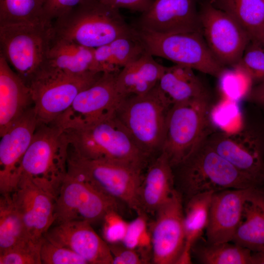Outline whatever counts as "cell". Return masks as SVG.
Segmentation results:
<instances>
[{"label": "cell", "mask_w": 264, "mask_h": 264, "mask_svg": "<svg viewBox=\"0 0 264 264\" xmlns=\"http://www.w3.org/2000/svg\"><path fill=\"white\" fill-rule=\"evenodd\" d=\"M54 36L96 48L121 37L133 34L119 9L100 0H85L55 20Z\"/></svg>", "instance_id": "6da1fadb"}, {"label": "cell", "mask_w": 264, "mask_h": 264, "mask_svg": "<svg viewBox=\"0 0 264 264\" xmlns=\"http://www.w3.org/2000/svg\"><path fill=\"white\" fill-rule=\"evenodd\" d=\"M64 131L70 150L85 158L116 162L143 170L152 160L137 146L114 112L85 128Z\"/></svg>", "instance_id": "7a4b0ae2"}, {"label": "cell", "mask_w": 264, "mask_h": 264, "mask_svg": "<svg viewBox=\"0 0 264 264\" xmlns=\"http://www.w3.org/2000/svg\"><path fill=\"white\" fill-rule=\"evenodd\" d=\"M69 141L53 123H39L22 161L19 180L29 179L57 197L67 175Z\"/></svg>", "instance_id": "3957f363"}, {"label": "cell", "mask_w": 264, "mask_h": 264, "mask_svg": "<svg viewBox=\"0 0 264 264\" xmlns=\"http://www.w3.org/2000/svg\"><path fill=\"white\" fill-rule=\"evenodd\" d=\"M175 182L186 201L206 192L261 186L222 157L206 142L176 167Z\"/></svg>", "instance_id": "277c9868"}, {"label": "cell", "mask_w": 264, "mask_h": 264, "mask_svg": "<svg viewBox=\"0 0 264 264\" xmlns=\"http://www.w3.org/2000/svg\"><path fill=\"white\" fill-rule=\"evenodd\" d=\"M210 111L209 97L177 103L170 109L161 152L173 169L188 159L213 132Z\"/></svg>", "instance_id": "5b68a950"}, {"label": "cell", "mask_w": 264, "mask_h": 264, "mask_svg": "<svg viewBox=\"0 0 264 264\" xmlns=\"http://www.w3.org/2000/svg\"><path fill=\"white\" fill-rule=\"evenodd\" d=\"M171 108L156 85L144 94L121 99L114 114L137 146L152 159L161 152Z\"/></svg>", "instance_id": "8992f818"}, {"label": "cell", "mask_w": 264, "mask_h": 264, "mask_svg": "<svg viewBox=\"0 0 264 264\" xmlns=\"http://www.w3.org/2000/svg\"><path fill=\"white\" fill-rule=\"evenodd\" d=\"M54 36L53 23L46 21L0 25V54L29 86L47 64Z\"/></svg>", "instance_id": "52a82bcc"}, {"label": "cell", "mask_w": 264, "mask_h": 264, "mask_svg": "<svg viewBox=\"0 0 264 264\" xmlns=\"http://www.w3.org/2000/svg\"><path fill=\"white\" fill-rule=\"evenodd\" d=\"M67 167L68 174L125 204L137 214L143 212L139 198L143 170L116 162L85 158L70 149Z\"/></svg>", "instance_id": "ba28073f"}, {"label": "cell", "mask_w": 264, "mask_h": 264, "mask_svg": "<svg viewBox=\"0 0 264 264\" xmlns=\"http://www.w3.org/2000/svg\"><path fill=\"white\" fill-rule=\"evenodd\" d=\"M104 72L74 74L46 65L30 82L33 108L39 123L53 122L76 96Z\"/></svg>", "instance_id": "9c48e42d"}, {"label": "cell", "mask_w": 264, "mask_h": 264, "mask_svg": "<svg viewBox=\"0 0 264 264\" xmlns=\"http://www.w3.org/2000/svg\"><path fill=\"white\" fill-rule=\"evenodd\" d=\"M135 29L146 51L153 56L216 77L226 68L214 56L201 32L159 34Z\"/></svg>", "instance_id": "30bf717a"}, {"label": "cell", "mask_w": 264, "mask_h": 264, "mask_svg": "<svg viewBox=\"0 0 264 264\" xmlns=\"http://www.w3.org/2000/svg\"><path fill=\"white\" fill-rule=\"evenodd\" d=\"M118 71L104 72L93 84L81 91L70 107L52 123L63 130H79L112 114L121 99L116 86Z\"/></svg>", "instance_id": "8fae6325"}, {"label": "cell", "mask_w": 264, "mask_h": 264, "mask_svg": "<svg viewBox=\"0 0 264 264\" xmlns=\"http://www.w3.org/2000/svg\"><path fill=\"white\" fill-rule=\"evenodd\" d=\"M119 203L67 174L55 199L53 224L71 221H85L91 224L102 220L109 212L119 211Z\"/></svg>", "instance_id": "7c38bea8"}, {"label": "cell", "mask_w": 264, "mask_h": 264, "mask_svg": "<svg viewBox=\"0 0 264 264\" xmlns=\"http://www.w3.org/2000/svg\"><path fill=\"white\" fill-rule=\"evenodd\" d=\"M242 128L213 132L206 143L236 169L264 187V132L257 128Z\"/></svg>", "instance_id": "4fadbf2b"}, {"label": "cell", "mask_w": 264, "mask_h": 264, "mask_svg": "<svg viewBox=\"0 0 264 264\" xmlns=\"http://www.w3.org/2000/svg\"><path fill=\"white\" fill-rule=\"evenodd\" d=\"M201 33L210 50L224 66H233L241 59L251 41L246 31L210 0L200 3Z\"/></svg>", "instance_id": "5bb4252c"}, {"label": "cell", "mask_w": 264, "mask_h": 264, "mask_svg": "<svg viewBox=\"0 0 264 264\" xmlns=\"http://www.w3.org/2000/svg\"><path fill=\"white\" fill-rule=\"evenodd\" d=\"M155 214L150 231L152 262L155 264H176L185 242L183 198L176 189Z\"/></svg>", "instance_id": "9a60e30c"}, {"label": "cell", "mask_w": 264, "mask_h": 264, "mask_svg": "<svg viewBox=\"0 0 264 264\" xmlns=\"http://www.w3.org/2000/svg\"><path fill=\"white\" fill-rule=\"evenodd\" d=\"M39 123L33 107L0 135V195L16 189L22 159Z\"/></svg>", "instance_id": "2e32d148"}, {"label": "cell", "mask_w": 264, "mask_h": 264, "mask_svg": "<svg viewBox=\"0 0 264 264\" xmlns=\"http://www.w3.org/2000/svg\"><path fill=\"white\" fill-rule=\"evenodd\" d=\"M198 1L153 0L141 13L135 27L159 34L201 33Z\"/></svg>", "instance_id": "e0dca14e"}, {"label": "cell", "mask_w": 264, "mask_h": 264, "mask_svg": "<svg viewBox=\"0 0 264 264\" xmlns=\"http://www.w3.org/2000/svg\"><path fill=\"white\" fill-rule=\"evenodd\" d=\"M11 195L23 221L26 239L42 242L54 223L56 198L24 177L20 178Z\"/></svg>", "instance_id": "ac0fdd59"}, {"label": "cell", "mask_w": 264, "mask_h": 264, "mask_svg": "<svg viewBox=\"0 0 264 264\" xmlns=\"http://www.w3.org/2000/svg\"><path fill=\"white\" fill-rule=\"evenodd\" d=\"M91 224L85 221L63 222L50 228L44 237L71 249L88 264H112L109 244Z\"/></svg>", "instance_id": "d6986e66"}, {"label": "cell", "mask_w": 264, "mask_h": 264, "mask_svg": "<svg viewBox=\"0 0 264 264\" xmlns=\"http://www.w3.org/2000/svg\"><path fill=\"white\" fill-rule=\"evenodd\" d=\"M229 189L214 192L205 231L210 242H232L241 222L245 203L253 189Z\"/></svg>", "instance_id": "ffe728a7"}, {"label": "cell", "mask_w": 264, "mask_h": 264, "mask_svg": "<svg viewBox=\"0 0 264 264\" xmlns=\"http://www.w3.org/2000/svg\"><path fill=\"white\" fill-rule=\"evenodd\" d=\"M33 107L30 87L0 54V135Z\"/></svg>", "instance_id": "44dd1931"}, {"label": "cell", "mask_w": 264, "mask_h": 264, "mask_svg": "<svg viewBox=\"0 0 264 264\" xmlns=\"http://www.w3.org/2000/svg\"><path fill=\"white\" fill-rule=\"evenodd\" d=\"M139 190L142 211L155 214L176 188L174 169L166 155L160 152L149 163Z\"/></svg>", "instance_id": "7402d4cb"}, {"label": "cell", "mask_w": 264, "mask_h": 264, "mask_svg": "<svg viewBox=\"0 0 264 264\" xmlns=\"http://www.w3.org/2000/svg\"><path fill=\"white\" fill-rule=\"evenodd\" d=\"M166 66L147 51L139 59L121 68L116 77V86L121 99L143 95L158 84Z\"/></svg>", "instance_id": "603a6c76"}, {"label": "cell", "mask_w": 264, "mask_h": 264, "mask_svg": "<svg viewBox=\"0 0 264 264\" xmlns=\"http://www.w3.org/2000/svg\"><path fill=\"white\" fill-rule=\"evenodd\" d=\"M157 87L171 107L194 98L209 97L207 89L194 69L180 65L166 66Z\"/></svg>", "instance_id": "cb8c5ba5"}, {"label": "cell", "mask_w": 264, "mask_h": 264, "mask_svg": "<svg viewBox=\"0 0 264 264\" xmlns=\"http://www.w3.org/2000/svg\"><path fill=\"white\" fill-rule=\"evenodd\" d=\"M94 49L54 36L46 65L74 74L104 72L96 60Z\"/></svg>", "instance_id": "d4e9b609"}, {"label": "cell", "mask_w": 264, "mask_h": 264, "mask_svg": "<svg viewBox=\"0 0 264 264\" xmlns=\"http://www.w3.org/2000/svg\"><path fill=\"white\" fill-rule=\"evenodd\" d=\"M231 242L252 252L264 248V187L254 188L247 199Z\"/></svg>", "instance_id": "484cf974"}, {"label": "cell", "mask_w": 264, "mask_h": 264, "mask_svg": "<svg viewBox=\"0 0 264 264\" xmlns=\"http://www.w3.org/2000/svg\"><path fill=\"white\" fill-rule=\"evenodd\" d=\"M206 192L195 195L186 201L184 209L185 242L176 264L192 263L191 248L202 237L208 226L213 194Z\"/></svg>", "instance_id": "4316f807"}, {"label": "cell", "mask_w": 264, "mask_h": 264, "mask_svg": "<svg viewBox=\"0 0 264 264\" xmlns=\"http://www.w3.org/2000/svg\"><path fill=\"white\" fill-rule=\"evenodd\" d=\"M146 52L136 29L133 34L119 37L94 49L96 60L104 72L118 71Z\"/></svg>", "instance_id": "83f0119b"}, {"label": "cell", "mask_w": 264, "mask_h": 264, "mask_svg": "<svg viewBox=\"0 0 264 264\" xmlns=\"http://www.w3.org/2000/svg\"><path fill=\"white\" fill-rule=\"evenodd\" d=\"M217 8L236 21L252 41H259L264 32L263 0H210Z\"/></svg>", "instance_id": "f1b7e54d"}, {"label": "cell", "mask_w": 264, "mask_h": 264, "mask_svg": "<svg viewBox=\"0 0 264 264\" xmlns=\"http://www.w3.org/2000/svg\"><path fill=\"white\" fill-rule=\"evenodd\" d=\"M231 242H210L202 237L191 248V256L200 264H251L252 251Z\"/></svg>", "instance_id": "f546056e"}, {"label": "cell", "mask_w": 264, "mask_h": 264, "mask_svg": "<svg viewBox=\"0 0 264 264\" xmlns=\"http://www.w3.org/2000/svg\"><path fill=\"white\" fill-rule=\"evenodd\" d=\"M25 241L28 240L23 223L11 194L0 195V253Z\"/></svg>", "instance_id": "4dcf8cb0"}, {"label": "cell", "mask_w": 264, "mask_h": 264, "mask_svg": "<svg viewBox=\"0 0 264 264\" xmlns=\"http://www.w3.org/2000/svg\"><path fill=\"white\" fill-rule=\"evenodd\" d=\"M46 0H0V25L45 21Z\"/></svg>", "instance_id": "1f68e13d"}, {"label": "cell", "mask_w": 264, "mask_h": 264, "mask_svg": "<svg viewBox=\"0 0 264 264\" xmlns=\"http://www.w3.org/2000/svg\"><path fill=\"white\" fill-rule=\"evenodd\" d=\"M147 213L142 212L129 222L125 237L121 243L126 247L142 253L152 250L151 231L148 228Z\"/></svg>", "instance_id": "d6a6232c"}, {"label": "cell", "mask_w": 264, "mask_h": 264, "mask_svg": "<svg viewBox=\"0 0 264 264\" xmlns=\"http://www.w3.org/2000/svg\"><path fill=\"white\" fill-rule=\"evenodd\" d=\"M232 67V70L225 69L219 77L226 98L237 101L242 97H246L254 85L245 71L236 66Z\"/></svg>", "instance_id": "836d02e7"}, {"label": "cell", "mask_w": 264, "mask_h": 264, "mask_svg": "<svg viewBox=\"0 0 264 264\" xmlns=\"http://www.w3.org/2000/svg\"><path fill=\"white\" fill-rule=\"evenodd\" d=\"M235 66L242 69L249 76L254 85L264 82L263 45L259 42L251 40L241 59Z\"/></svg>", "instance_id": "e575fe53"}, {"label": "cell", "mask_w": 264, "mask_h": 264, "mask_svg": "<svg viewBox=\"0 0 264 264\" xmlns=\"http://www.w3.org/2000/svg\"><path fill=\"white\" fill-rule=\"evenodd\" d=\"M42 242L25 241L0 253V264H42L40 255Z\"/></svg>", "instance_id": "d590c367"}, {"label": "cell", "mask_w": 264, "mask_h": 264, "mask_svg": "<svg viewBox=\"0 0 264 264\" xmlns=\"http://www.w3.org/2000/svg\"><path fill=\"white\" fill-rule=\"evenodd\" d=\"M40 255L42 264H88L71 249L55 243L44 237Z\"/></svg>", "instance_id": "8d00e7d4"}, {"label": "cell", "mask_w": 264, "mask_h": 264, "mask_svg": "<svg viewBox=\"0 0 264 264\" xmlns=\"http://www.w3.org/2000/svg\"><path fill=\"white\" fill-rule=\"evenodd\" d=\"M102 221L103 239L108 244L121 242L125 237L129 222L122 218L118 211L115 210L108 213Z\"/></svg>", "instance_id": "74e56055"}, {"label": "cell", "mask_w": 264, "mask_h": 264, "mask_svg": "<svg viewBox=\"0 0 264 264\" xmlns=\"http://www.w3.org/2000/svg\"><path fill=\"white\" fill-rule=\"evenodd\" d=\"M85 0H46L44 8L45 21L52 22Z\"/></svg>", "instance_id": "f35d334b"}, {"label": "cell", "mask_w": 264, "mask_h": 264, "mask_svg": "<svg viewBox=\"0 0 264 264\" xmlns=\"http://www.w3.org/2000/svg\"><path fill=\"white\" fill-rule=\"evenodd\" d=\"M112 256V264H141L146 262L136 249L124 246L121 242L109 244Z\"/></svg>", "instance_id": "ab89813d"}, {"label": "cell", "mask_w": 264, "mask_h": 264, "mask_svg": "<svg viewBox=\"0 0 264 264\" xmlns=\"http://www.w3.org/2000/svg\"><path fill=\"white\" fill-rule=\"evenodd\" d=\"M103 3L120 9L124 8L142 13L150 5L153 0H100Z\"/></svg>", "instance_id": "60d3db41"}, {"label": "cell", "mask_w": 264, "mask_h": 264, "mask_svg": "<svg viewBox=\"0 0 264 264\" xmlns=\"http://www.w3.org/2000/svg\"><path fill=\"white\" fill-rule=\"evenodd\" d=\"M246 97L250 102L264 109V82L254 85Z\"/></svg>", "instance_id": "b9f144b4"}, {"label": "cell", "mask_w": 264, "mask_h": 264, "mask_svg": "<svg viewBox=\"0 0 264 264\" xmlns=\"http://www.w3.org/2000/svg\"><path fill=\"white\" fill-rule=\"evenodd\" d=\"M251 264H264V248L251 252Z\"/></svg>", "instance_id": "7bdbcfd3"}, {"label": "cell", "mask_w": 264, "mask_h": 264, "mask_svg": "<svg viewBox=\"0 0 264 264\" xmlns=\"http://www.w3.org/2000/svg\"><path fill=\"white\" fill-rule=\"evenodd\" d=\"M260 43L263 45L264 47V32L263 33L262 36H261L259 41Z\"/></svg>", "instance_id": "ee69618b"}, {"label": "cell", "mask_w": 264, "mask_h": 264, "mask_svg": "<svg viewBox=\"0 0 264 264\" xmlns=\"http://www.w3.org/2000/svg\"><path fill=\"white\" fill-rule=\"evenodd\" d=\"M264 1V0H263Z\"/></svg>", "instance_id": "f6af8a7d"}]
</instances>
